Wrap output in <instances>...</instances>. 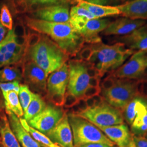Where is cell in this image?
Here are the masks:
<instances>
[{"label": "cell", "instance_id": "obj_1", "mask_svg": "<svg viewBox=\"0 0 147 147\" xmlns=\"http://www.w3.org/2000/svg\"><path fill=\"white\" fill-rule=\"evenodd\" d=\"M26 26L40 34L51 37L69 57H75L84 47V38L71 26L69 22H53L28 16Z\"/></svg>", "mask_w": 147, "mask_h": 147}, {"label": "cell", "instance_id": "obj_2", "mask_svg": "<svg viewBox=\"0 0 147 147\" xmlns=\"http://www.w3.org/2000/svg\"><path fill=\"white\" fill-rule=\"evenodd\" d=\"M93 53L89 61L100 73V77L111 73L121 66L130 56L137 51L126 48L121 42L106 45L102 42L91 44Z\"/></svg>", "mask_w": 147, "mask_h": 147}, {"label": "cell", "instance_id": "obj_3", "mask_svg": "<svg viewBox=\"0 0 147 147\" xmlns=\"http://www.w3.org/2000/svg\"><path fill=\"white\" fill-rule=\"evenodd\" d=\"M26 55L47 75L62 67L69 58L56 42L45 36L37 45L27 49Z\"/></svg>", "mask_w": 147, "mask_h": 147}, {"label": "cell", "instance_id": "obj_4", "mask_svg": "<svg viewBox=\"0 0 147 147\" xmlns=\"http://www.w3.org/2000/svg\"><path fill=\"white\" fill-rule=\"evenodd\" d=\"M68 117L73 132L74 147L90 143H103L115 146L116 144L91 122L73 113H68Z\"/></svg>", "mask_w": 147, "mask_h": 147}, {"label": "cell", "instance_id": "obj_5", "mask_svg": "<svg viewBox=\"0 0 147 147\" xmlns=\"http://www.w3.org/2000/svg\"><path fill=\"white\" fill-rule=\"evenodd\" d=\"M140 82L135 80L117 78L113 88L102 91V97L107 102L122 112L130 101L140 96Z\"/></svg>", "mask_w": 147, "mask_h": 147}, {"label": "cell", "instance_id": "obj_6", "mask_svg": "<svg viewBox=\"0 0 147 147\" xmlns=\"http://www.w3.org/2000/svg\"><path fill=\"white\" fill-rule=\"evenodd\" d=\"M78 116L97 127L113 126L124 123L122 112L106 101L99 105L80 113Z\"/></svg>", "mask_w": 147, "mask_h": 147}, {"label": "cell", "instance_id": "obj_7", "mask_svg": "<svg viewBox=\"0 0 147 147\" xmlns=\"http://www.w3.org/2000/svg\"><path fill=\"white\" fill-rule=\"evenodd\" d=\"M109 74L118 79L147 82V50L137 51L126 63Z\"/></svg>", "mask_w": 147, "mask_h": 147}, {"label": "cell", "instance_id": "obj_8", "mask_svg": "<svg viewBox=\"0 0 147 147\" xmlns=\"http://www.w3.org/2000/svg\"><path fill=\"white\" fill-rule=\"evenodd\" d=\"M68 92L78 98L83 97L89 86V78L87 72V62L74 59L69 62Z\"/></svg>", "mask_w": 147, "mask_h": 147}, {"label": "cell", "instance_id": "obj_9", "mask_svg": "<svg viewBox=\"0 0 147 147\" xmlns=\"http://www.w3.org/2000/svg\"><path fill=\"white\" fill-rule=\"evenodd\" d=\"M13 30H9L0 42V68L24 63L26 56V47L18 45L14 40Z\"/></svg>", "mask_w": 147, "mask_h": 147}, {"label": "cell", "instance_id": "obj_10", "mask_svg": "<svg viewBox=\"0 0 147 147\" xmlns=\"http://www.w3.org/2000/svg\"><path fill=\"white\" fill-rule=\"evenodd\" d=\"M65 113L66 112L61 107L49 104L38 115L27 122L30 126L47 136L57 124Z\"/></svg>", "mask_w": 147, "mask_h": 147}, {"label": "cell", "instance_id": "obj_11", "mask_svg": "<svg viewBox=\"0 0 147 147\" xmlns=\"http://www.w3.org/2000/svg\"><path fill=\"white\" fill-rule=\"evenodd\" d=\"M23 78L25 83L33 93L38 94L47 92V74L31 60L23 64Z\"/></svg>", "mask_w": 147, "mask_h": 147}, {"label": "cell", "instance_id": "obj_12", "mask_svg": "<svg viewBox=\"0 0 147 147\" xmlns=\"http://www.w3.org/2000/svg\"><path fill=\"white\" fill-rule=\"evenodd\" d=\"M98 127L118 147H136L134 135L125 124Z\"/></svg>", "mask_w": 147, "mask_h": 147}, {"label": "cell", "instance_id": "obj_13", "mask_svg": "<svg viewBox=\"0 0 147 147\" xmlns=\"http://www.w3.org/2000/svg\"><path fill=\"white\" fill-rule=\"evenodd\" d=\"M47 136L60 147H75L73 132L67 112L53 130L47 134Z\"/></svg>", "mask_w": 147, "mask_h": 147}, {"label": "cell", "instance_id": "obj_14", "mask_svg": "<svg viewBox=\"0 0 147 147\" xmlns=\"http://www.w3.org/2000/svg\"><path fill=\"white\" fill-rule=\"evenodd\" d=\"M145 24L146 21L144 20H134L126 17L121 18L113 22H111L109 26L102 31V34L105 36H123L130 34Z\"/></svg>", "mask_w": 147, "mask_h": 147}, {"label": "cell", "instance_id": "obj_15", "mask_svg": "<svg viewBox=\"0 0 147 147\" xmlns=\"http://www.w3.org/2000/svg\"><path fill=\"white\" fill-rule=\"evenodd\" d=\"M69 67L67 63L50 74L47 81V96L55 93L65 94L68 86Z\"/></svg>", "mask_w": 147, "mask_h": 147}, {"label": "cell", "instance_id": "obj_16", "mask_svg": "<svg viewBox=\"0 0 147 147\" xmlns=\"http://www.w3.org/2000/svg\"><path fill=\"white\" fill-rule=\"evenodd\" d=\"M115 42L122 43L128 49L133 50H147V24L138 28L129 34L116 37Z\"/></svg>", "mask_w": 147, "mask_h": 147}, {"label": "cell", "instance_id": "obj_17", "mask_svg": "<svg viewBox=\"0 0 147 147\" xmlns=\"http://www.w3.org/2000/svg\"><path fill=\"white\" fill-rule=\"evenodd\" d=\"M8 117L11 130L22 147H41L40 143L33 139L29 132L23 127L20 118L10 111L5 110Z\"/></svg>", "mask_w": 147, "mask_h": 147}, {"label": "cell", "instance_id": "obj_18", "mask_svg": "<svg viewBox=\"0 0 147 147\" xmlns=\"http://www.w3.org/2000/svg\"><path fill=\"white\" fill-rule=\"evenodd\" d=\"M38 19L64 23L69 22L70 15L67 7L63 5H50L41 8L34 13Z\"/></svg>", "mask_w": 147, "mask_h": 147}, {"label": "cell", "instance_id": "obj_19", "mask_svg": "<svg viewBox=\"0 0 147 147\" xmlns=\"http://www.w3.org/2000/svg\"><path fill=\"white\" fill-rule=\"evenodd\" d=\"M115 7L124 17L134 20L147 19V0H132Z\"/></svg>", "mask_w": 147, "mask_h": 147}, {"label": "cell", "instance_id": "obj_20", "mask_svg": "<svg viewBox=\"0 0 147 147\" xmlns=\"http://www.w3.org/2000/svg\"><path fill=\"white\" fill-rule=\"evenodd\" d=\"M110 23L111 21L108 19L89 20L80 34L84 37L85 42L94 44L102 42L101 38L98 34L104 31Z\"/></svg>", "mask_w": 147, "mask_h": 147}, {"label": "cell", "instance_id": "obj_21", "mask_svg": "<svg viewBox=\"0 0 147 147\" xmlns=\"http://www.w3.org/2000/svg\"><path fill=\"white\" fill-rule=\"evenodd\" d=\"M131 130L135 136L144 137L147 134V100L140 96L136 115L131 125Z\"/></svg>", "mask_w": 147, "mask_h": 147}, {"label": "cell", "instance_id": "obj_22", "mask_svg": "<svg viewBox=\"0 0 147 147\" xmlns=\"http://www.w3.org/2000/svg\"><path fill=\"white\" fill-rule=\"evenodd\" d=\"M69 22L75 31L80 33L89 20L96 19L90 11L81 6H74L70 10Z\"/></svg>", "mask_w": 147, "mask_h": 147}, {"label": "cell", "instance_id": "obj_23", "mask_svg": "<svg viewBox=\"0 0 147 147\" xmlns=\"http://www.w3.org/2000/svg\"><path fill=\"white\" fill-rule=\"evenodd\" d=\"M73 1L74 3H77L78 5L87 9L93 16H94L96 19L120 14V11L115 6L96 5L88 3L83 0Z\"/></svg>", "mask_w": 147, "mask_h": 147}, {"label": "cell", "instance_id": "obj_24", "mask_svg": "<svg viewBox=\"0 0 147 147\" xmlns=\"http://www.w3.org/2000/svg\"><path fill=\"white\" fill-rule=\"evenodd\" d=\"M5 100V110L14 113L18 118L24 116V111L22 108L18 94L15 91L11 90L2 93Z\"/></svg>", "mask_w": 147, "mask_h": 147}, {"label": "cell", "instance_id": "obj_25", "mask_svg": "<svg viewBox=\"0 0 147 147\" xmlns=\"http://www.w3.org/2000/svg\"><path fill=\"white\" fill-rule=\"evenodd\" d=\"M46 106V102L41 95L33 93L31 101L24 113V118L27 121H30L42 112Z\"/></svg>", "mask_w": 147, "mask_h": 147}, {"label": "cell", "instance_id": "obj_26", "mask_svg": "<svg viewBox=\"0 0 147 147\" xmlns=\"http://www.w3.org/2000/svg\"><path fill=\"white\" fill-rule=\"evenodd\" d=\"M20 121L22 125L26 129L27 131L29 132L33 139L40 143L42 146L45 147H60L52 142L45 134L30 126L28 122L24 118H20Z\"/></svg>", "mask_w": 147, "mask_h": 147}, {"label": "cell", "instance_id": "obj_27", "mask_svg": "<svg viewBox=\"0 0 147 147\" xmlns=\"http://www.w3.org/2000/svg\"><path fill=\"white\" fill-rule=\"evenodd\" d=\"M21 64L12 67L6 66L0 70V82H8L16 80L20 81L23 78V67L20 68L19 65Z\"/></svg>", "mask_w": 147, "mask_h": 147}, {"label": "cell", "instance_id": "obj_28", "mask_svg": "<svg viewBox=\"0 0 147 147\" xmlns=\"http://www.w3.org/2000/svg\"><path fill=\"white\" fill-rule=\"evenodd\" d=\"M0 135L3 147H21L11 130L9 123L5 126L0 127Z\"/></svg>", "mask_w": 147, "mask_h": 147}, {"label": "cell", "instance_id": "obj_29", "mask_svg": "<svg viewBox=\"0 0 147 147\" xmlns=\"http://www.w3.org/2000/svg\"><path fill=\"white\" fill-rule=\"evenodd\" d=\"M139 97L140 96H136L130 101L122 112L124 118L130 125H131L136 115L137 107Z\"/></svg>", "mask_w": 147, "mask_h": 147}, {"label": "cell", "instance_id": "obj_30", "mask_svg": "<svg viewBox=\"0 0 147 147\" xmlns=\"http://www.w3.org/2000/svg\"><path fill=\"white\" fill-rule=\"evenodd\" d=\"M33 93L26 84H20L19 93V98L24 113L26 111L33 98Z\"/></svg>", "mask_w": 147, "mask_h": 147}, {"label": "cell", "instance_id": "obj_31", "mask_svg": "<svg viewBox=\"0 0 147 147\" xmlns=\"http://www.w3.org/2000/svg\"><path fill=\"white\" fill-rule=\"evenodd\" d=\"M0 22L3 26L8 29L9 31L13 30V18L8 6L5 5H2L1 8Z\"/></svg>", "mask_w": 147, "mask_h": 147}, {"label": "cell", "instance_id": "obj_32", "mask_svg": "<svg viewBox=\"0 0 147 147\" xmlns=\"http://www.w3.org/2000/svg\"><path fill=\"white\" fill-rule=\"evenodd\" d=\"M20 85L19 81L17 80L8 82H0V90L2 93L13 90L19 94Z\"/></svg>", "mask_w": 147, "mask_h": 147}, {"label": "cell", "instance_id": "obj_33", "mask_svg": "<svg viewBox=\"0 0 147 147\" xmlns=\"http://www.w3.org/2000/svg\"><path fill=\"white\" fill-rule=\"evenodd\" d=\"M93 52L94 51L91 44L88 46L84 47L78 53L80 60L84 62H89L93 55Z\"/></svg>", "mask_w": 147, "mask_h": 147}, {"label": "cell", "instance_id": "obj_34", "mask_svg": "<svg viewBox=\"0 0 147 147\" xmlns=\"http://www.w3.org/2000/svg\"><path fill=\"white\" fill-rule=\"evenodd\" d=\"M79 98L68 91L64 95V106L66 108H71L78 102Z\"/></svg>", "mask_w": 147, "mask_h": 147}, {"label": "cell", "instance_id": "obj_35", "mask_svg": "<svg viewBox=\"0 0 147 147\" xmlns=\"http://www.w3.org/2000/svg\"><path fill=\"white\" fill-rule=\"evenodd\" d=\"M116 78L109 74L102 82L101 88L102 89V90H107L111 89L116 84Z\"/></svg>", "mask_w": 147, "mask_h": 147}, {"label": "cell", "instance_id": "obj_36", "mask_svg": "<svg viewBox=\"0 0 147 147\" xmlns=\"http://www.w3.org/2000/svg\"><path fill=\"white\" fill-rule=\"evenodd\" d=\"M42 36L39 34L32 33L27 38L26 47L28 49L34 47L40 42L42 39Z\"/></svg>", "mask_w": 147, "mask_h": 147}, {"label": "cell", "instance_id": "obj_37", "mask_svg": "<svg viewBox=\"0 0 147 147\" xmlns=\"http://www.w3.org/2000/svg\"><path fill=\"white\" fill-rule=\"evenodd\" d=\"M64 95L60 93H55L48 98L53 104L58 107H61L64 104Z\"/></svg>", "mask_w": 147, "mask_h": 147}, {"label": "cell", "instance_id": "obj_38", "mask_svg": "<svg viewBox=\"0 0 147 147\" xmlns=\"http://www.w3.org/2000/svg\"><path fill=\"white\" fill-rule=\"evenodd\" d=\"M13 33L16 36L26 37L25 36V26L23 23V21L20 19V20L15 25L13 29Z\"/></svg>", "mask_w": 147, "mask_h": 147}, {"label": "cell", "instance_id": "obj_39", "mask_svg": "<svg viewBox=\"0 0 147 147\" xmlns=\"http://www.w3.org/2000/svg\"><path fill=\"white\" fill-rule=\"evenodd\" d=\"M101 92V88L100 87H93L88 86L85 90L83 97L84 98L93 97L95 95H99Z\"/></svg>", "mask_w": 147, "mask_h": 147}, {"label": "cell", "instance_id": "obj_40", "mask_svg": "<svg viewBox=\"0 0 147 147\" xmlns=\"http://www.w3.org/2000/svg\"><path fill=\"white\" fill-rule=\"evenodd\" d=\"M14 8L16 14L25 13L27 11L28 3L22 0L19 3L14 7Z\"/></svg>", "mask_w": 147, "mask_h": 147}, {"label": "cell", "instance_id": "obj_41", "mask_svg": "<svg viewBox=\"0 0 147 147\" xmlns=\"http://www.w3.org/2000/svg\"><path fill=\"white\" fill-rule=\"evenodd\" d=\"M87 72L89 78L100 77V73L89 62H87Z\"/></svg>", "mask_w": 147, "mask_h": 147}, {"label": "cell", "instance_id": "obj_42", "mask_svg": "<svg viewBox=\"0 0 147 147\" xmlns=\"http://www.w3.org/2000/svg\"><path fill=\"white\" fill-rule=\"evenodd\" d=\"M134 142L136 147H147V138L145 137H134Z\"/></svg>", "mask_w": 147, "mask_h": 147}, {"label": "cell", "instance_id": "obj_43", "mask_svg": "<svg viewBox=\"0 0 147 147\" xmlns=\"http://www.w3.org/2000/svg\"><path fill=\"white\" fill-rule=\"evenodd\" d=\"M76 105H78V106L79 107L80 110L81 111V112H84L85 111L87 110L88 109V107L87 105L85 98L84 97H81V98H79Z\"/></svg>", "mask_w": 147, "mask_h": 147}, {"label": "cell", "instance_id": "obj_44", "mask_svg": "<svg viewBox=\"0 0 147 147\" xmlns=\"http://www.w3.org/2000/svg\"><path fill=\"white\" fill-rule=\"evenodd\" d=\"M14 40L18 45L21 47H26L27 38L26 37H19L14 35Z\"/></svg>", "mask_w": 147, "mask_h": 147}, {"label": "cell", "instance_id": "obj_45", "mask_svg": "<svg viewBox=\"0 0 147 147\" xmlns=\"http://www.w3.org/2000/svg\"><path fill=\"white\" fill-rule=\"evenodd\" d=\"M85 2L96 5H106L110 4L111 0H83Z\"/></svg>", "mask_w": 147, "mask_h": 147}, {"label": "cell", "instance_id": "obj_46", "mask_svg": "<svg viewBox=\"0 0 147 147\" xmlns=\"http://www.w3.org/2000/svg\"><path fill=\"white\" fill-rule=\"evenodd\" d=\"M40 5H41L40 3H31L28 4L27 11L29 13H35L41 8Z\"/></svg>", "mask_w": 147, "mask_h": 147}, {"label": "cell", "instance_id": "obj_47", "mask_svg": "<svg viewBox=\"0 0 147 147\" xmlns=\"http://www.w3.org/2000/svg\"><path fill=\"white\" fill-rule=\"evenodd\" d=\"M100 77H94L89 78V86L93 87H100Z\"/></svg>", "mask_w": 147, "mask_h": 147}, {"label": "cell", "instance_id": "obj_48", "mask_svg": "<svg viewBox=\"0 0 147 147\" xmlns=\"http://www.w3.org/2000/svg\"><path fill=\"white\" fill-rule=\"evenodd\" d=\"M80 147H115V146H111L103 143H90L84 144Z\"/></svg>", "mask_w": 147, "mask_h": 147}, {"label": "cell", "instance_id": "obj_49", "mask_svg": "<svg viewBox=\"0 0 147 147\" xmlns=\"http://www.w3.org/2000/svg\"><path fill=\"white\" fill-rule=\"evenodd\" d=\"M92 98L94 99L95 102V106L100 105V104H101V103H102L105 101L104 98L102 96L100 95H95L94 96H93Z\"/></svg>", "mask_w": 147, "mask_h": 147}, {"label": "cell", "instance_id": "obj_50", "mask_svg": "<svg viewBox=\"0 0 147 147\" xmlns=\"http://www.w3.org/2000/svg\"><path fill=\"white\" fill-rule=\"evenodd\" d=\"M85 100H86L88 109H90V108L94 107L95 105V102L94 99L92 97L86 98Z\"/></svg>", "mask_w": 147, "mask_h": 147}, {"label": "cell", "instance_id": "obj_51", "mask_svg": "<svg viewBox=\"0 0 147 147\" xmlns=\"http://www.w3.org/2000/svg\"><path fill=\"white\" fill-rule=\"evenodd\" d=\"M40 4H58L61 3L60 0H39Z\"/></svg>", "mask_w": 147, "mask_h": 147}, {"label": "cell", "instance_id": "obj_52", "mask_svg": "<svg viewBox=\"0 0 147 147\" xmlns=\"http://www.w3.org/2000/svg\"><path fill=\"white\" fill-rule=\"evenodd\" d=\"M6 32V28L5 27L3 26L0 22V42H2V40L5 37Z\"/></svg>", "mask_w": 147, "mask_h": 147}, {"label": "cell", "instance_id": "obj_53", "mask_svg": "<svg viewBox=\"0 0 147 147\" xmlns=\"http://www.w3.org/2000/svg\"><path fill=\"white\" fill-rule=\"evenodd\" d=\"M71 112H72L71 113L78 115L81 112V111L80 110L79 107L78 106V105L76 104L71 107Z\"/></svg>", "mask_w": 147, "mask_h": 147}, {"label": "cell", "instance_id": "obj_54", "mask_svg": "<svg viewBox=\"0 0 147 147\" xmlns=\"http://www.w3.org/2000/svg\"><path fill=\"white\" fill-rule=\"evenodd\" d=\"M71 1V2H72V1L73 0H60V2H61V3H65V2H69V1Z\"/></svg>", "mask_w": 147, "mask_h": 147}, {"label": "cell", "instance_id": "obj_55", "mask_svg": "<svg viewBox=\"0 0 147 147\" xmlns=\"http://www.w3.org/2000/svg\"><path fill=\"white\" fill-rule=\"evenodd\" d=\"M22 1H26V2H27V3H30V0H22Z\"/></svg>", "mask_w": 147, "mask_h": 147}, {"label": "cell", "instance_id": "obj_56", "mask_svg": "<svg viewBox=\"0 0 147 147\" xmlns=\"http://www.w3.org/2000/svg\"><path fill=\"white\" fill-rule=\"evenodd\" d=\"M121 1L122 2H125V0H121Z\"/></svg>", "mask_w": 147, "mask_h": 147}, {"label": "cell", "instance_id": "obj_57", "mask_svg": "<svg viewBox=\"0 0 147 147\" xmlns=\"http://www.w3.org/2000/svg\"><path fill=\"white\" fill-rule=\"evenodd\" d=\"M132 1V0H125V2H127V1Z\"/></svg>", "mask_w": 147, "mask_h": 147}, {"label": "cell", "instance_id": "obj_58", "mask_svg": "<svg viewBox=\"0 0 147 147\" xmlns=\"http://www.w3.org/2000/svg\"><path fill=\"white\" fill-rule=\"evenodd\" d=\"M144 137H145L146 138H147V134H146V136H145Z\"/></svg>", "mask_w": 147, "mask_h": 147}, {"label": "cell", "instance_id": "obj_59", "mask_svg": "<svg viewBox=\"0 0 147 147\" xmlns=\"http://www.w3.org/2000/svg\"><path fill=\"white\" fill-rule=\"evenodd\" d=\"M111 1H112V0H111Z\"/></svg>", "mask_w": 147, "mask_h": 147}]
</instances>
